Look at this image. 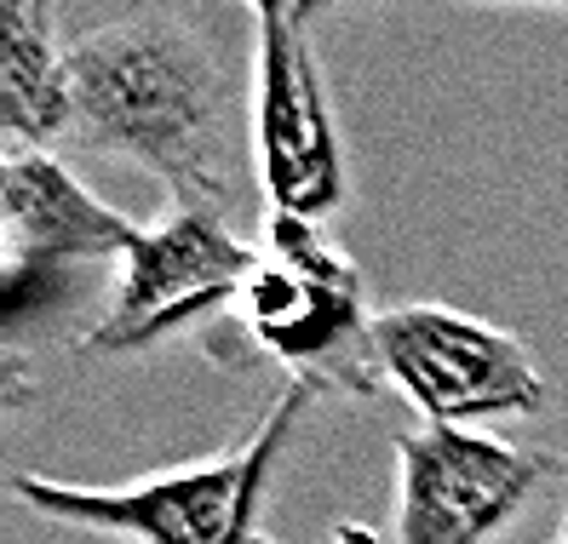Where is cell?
Returning <instances> with one entry per match:
<instances>
[{"mask_svg": "<svg viewBox=\"0 0 568 544\" xmlns=\"http://www.w3.org/2000/svg\"><path fill=\"white\" fill-rule=\"evenodd\" d=\"M258 242L230 229V213L173 201L161 218L139 224L104 316L81 338L87 356H139L179 332L236 327L242 292L253 281Z\"/></svg>", "mask_w": 568, "mask_h": 544, "instance_id": "cell-4", "label": "cell"}, {"mask_svg": "<svg viewBox=\"0 0 568 544\" xmlns=\"http://www.w3.org/2000/svg\"><path fill=\"white\" fill-rule=\"evenodd\" d=\"M264 544H276V538H264Z\"/></svg>", "mask_w": 568, "mask_h": 544, "instance_id": "cell-11", "label": "cell"}, {"mask_svg": "<svg viewBox=\"0 0 568 544\" xmlns=\"http://www.w3.org/2000/svg\"><path fill=\"white\" fill-rule=\"evenodd\" d=\"M385 384L403 390L425 424L471 430L483 419H534L551 384L511 327L454 304H396L374 327Z\"/></svg>", "mask_w": 568, "mask_h": 544, "instance_id": "cell-7", "label": "cell"}, {"mask_svg": "<svg viewBox=\"0 0 568 544\" xmlns=\"http://www.w3.org/2000/svg\"><path fill=\"white\" fill-rule=\"evenodd\" d=\"M557 464H562V487H568V448L557 453ZM551 544H568V504H562V527H557V538Z\"/></svg>", "mask_w": 568, "mask_h": 544, "instance_id": "cell-10", "label": "cell"}, {"mask_svg": "<svg viewBox=\"0 0 568 544\" xmlns=\"http://www.w3.org/2000/svg\"><path fill=\"white\" fill-rule=\"evenodd\" d=\"M139 218L92 195L52 150H7L0 161V281L12 316L29 298L63 292L81 269L121 264Z\"/></svg>", "mask_w": 568, "mask_h": 544, "instance_id": "cell-8", "label": "cell"}, {"mask_svg": "<svg viewBox=\"0 0 568 544\" xmlns=\"http://www.w3.org/2000/svg\"><path fill=\"white\" fill-rule=\"evenodd\" d=\"M253 23V92H247V132H253V173L271 218L327 224L345 207V144L333 121L327 75L316 58V7L298 0H264L247 12Z\"/></svg>", "mask_w": 568, "mask_h": 544, "instance_id": "cell-5", "label": "cell"}, {"mask_svg": "<svg viewBox=\"0 0 568 544\" xmlns=\"http://www.w3.org/2000/svg\"><path fill=\"white\" fill-rule=\"evenodd\" d=\"M396 448V499L379 527H339V544H494L534 504L557 459L483 430L414 424Z\"/></svg>", "mask_w": 568, "mask_h": 544, "instance_id": "cell-6", "label": "cell"}, {"mask_svg": "<svg viewBox=\"0 0 568 544\" xmlns=\"http://www.w3.org/2000/svg\"><path fill=\"white\" fill-rule=\"evenodd\" d=\"M236 327L311 396H374L385 384L367 281L322 224L264 218Z\"/></svg>", "mask_w": 568, "mask_h": 544, "instance_id": "cell-3", "label": "cell"}, {"mask_svg": "<svg viewBox=\"0 0 568 544\" xmlns=\"http://www.w3.org/2000/svg\"><path fill=\"white\" fill-rule=\"evenodd\" d=\"M75 126V63L58 35V12L41 0L0 7V132L7 150L70 144Z\"/></svg>", "mask_w": 568, "mask_h": 544, "instance_id": "cell-9", "label": "cell"}, {"mask_svg": "<svg viewBox=\"0 0 568 544\" xmlns=\"http://www.w3.org/2000/svg\"><path fill=\"white\" fill-rule=\"evenodd\" d=\"M70 63L75 150L144 166L173 201L230 213L242 189V144L253 150V132L202 12H115L70 41Z\"/></svg>", "mask_w": 568, "mask_h": 544, "instance_id": "cell-1", "label": "cell"}, {"mask_svg": "<svg viewBox=\"0 0 568 544\" xmlns=\"http://www.w3.org/2000/svg\"><path fill=\"white\" fill-rule=\"evenodd\" d=\"M316 396L305 384H287L264 419L236 441L195 464H173L139 475L121 487H87V482H58V475L18 470L12 487L36 510L41 522L98 533V538H126V544H264L258 516L276 487L282 453L305 419Z\"/></svg>", "mask_w": 568, "mask_h": 544, "instance_id": "cell-2", "label": "cell"}]
</instances>
